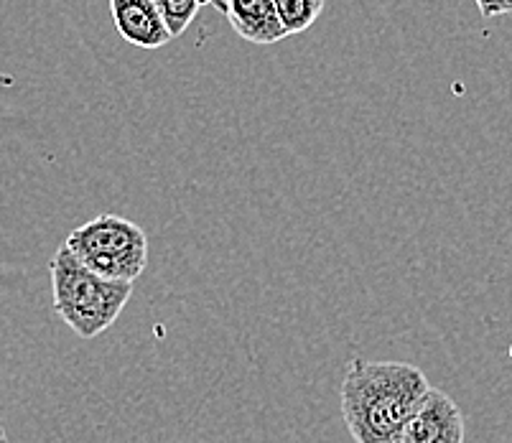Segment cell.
<instances>
[{
	"mask_svg": "<svg viewBox=\"0 0 512 443\" xmlns=\"http://www.w3.org/2000/svg\"><path fill=\"white\" fill-rule=\"evenodd\" d=\"M54 311L82 339L100 337L123 314L133 296V283L113 281L79 263L67 245L49 263Z\"/></svg>",
	"mask_w": 512,
	"mask_h": 443,
	"instance_id": "cell-2",
	"label": "cell"
},
{
	"mask_svg": "<svg viewBox=\"0 0 512 443\" xmlns=\"http://www.w3.org/2000/svg\"><path fill=\"white\" fill-rule=\"evenodd\" d=\"M398 443H464V415L446 393L431 387Z\"/></svg>",
	"mask_w": 512,
	"mask_h": 443,
	"instance_id": "cell-4",
	"label": "cell"
},
{
	"mask_svg": "<svg viewBox=\"0 0 512 443\" xmlns=\"http://www.w3.org/2000/svg\"><path fill=\"white\" fill-rule=\"evenodd\" d=\"M110 16L118 34L138 49H161L174 39L156 0H110Z\"/></svg>",
	"mask_w": 512,
	"mask_h": 443,
	"instance_id": "cell-5",
	"label": "cell"
},
{
	"mask_svg": "<svg viewBox=\"0 0 512 443\" xmlns=\"http://www.w3.org/2000/svg\"><path fill=\"white\" fill-rule=\"evenodd\" d=\"M273 3H276L278 18H281L286 34L293 36L304 34L319 21L327 0H273Z\"/></svg>",
	"mask_w": 512,
	"mask_h": 443,
	"instance_id": "cell-7",
	"label": "cell"
},
{
	"mask_svg": "<svg viewBox=\"0 0 512 443\" xmlns=\"http://www.w3.org/2000/svg\"><path fill=\"white\" fill-rule=\"evenodd\" d=\"M217 6L222 8L235 34L250 44H278L288 36L273 0H220Z\"/></svg>",
	"mask_w": 512,
	"mask_h": 443,
	"instance_id": "cell-6",
	"label": "cell"
},
{
	"mask_svg": "<svg viewBox=\"0 0 512 443\" xmlns=\"http://www.w3.org/2000/svg\"><path fill=\"white\" fill-rule=\"evenodd\" d=\"M431 382L408 362L349 359L339 387V408L355 443H398Z\"/></svg>",
	"mask_w": 512,
	"mask_h": 443,
	"instance_id": "cell-1",
	"label": "cell"
},
{
	"mask_svg": "<svg viewBox=\"0 0 512 443\" xmlns=\"http://www.w3.org/2000/svg\"><path fill=\"white\" fill-rule=\"evenodd\" d=\"M0 443H8V436H6V428H3V423H0Z\"/></svg>",
	"mask_w": 512,
	"mask_h": 443,
	"instance_id": "cell-10",
	"label": "cell"
},
{
	"mask_svg": "<svg viewBox=\"0 0 512 443\" xmlns=\"http://www.w3.org/2000/svg\"><path fill=\"white\" fill-rule=\"evenodd\" d=\"M484 18H495V16H507L512 13V0H474Z\"/></svg>",
	"mask_w": 512,
	"mask_h": 443,
	"instance_id": "cell-9",
	"label": "cell"
},
{
	"mask_svg": "<svg viewBox=\"0 0 512 443\" xmlns=\"http://www.w3.org/2000/svg\"><path fill=\"white\" fill-rule=\"evenodd\" d=\"M204 3H220V0H156L158 11L164 16L166 29L171 31L174 39L189 29V23L197 18Z\"/></svg>",
	"mask_w": 512,
	"mask_h": 443,
	"instance_id": "cell-8",
	"label": "cell"
},
{
	"mask_svg": "<svg viewBox=\"0 0 512 443\" xmlns=\"http://www.w3.org/2000/svg\"><path fill=\"white\" fill-rule=\"evenodd\" d=\"M64 245L79 263L113 281L136 283L148 265V237L143 227L113 212H102L69 232Z\"/></svg>",
	"mask_w": 512,
	"mask_h": 443,
	"instance_id": "cell-3",
	"label": "cell"
}]
</instances>
